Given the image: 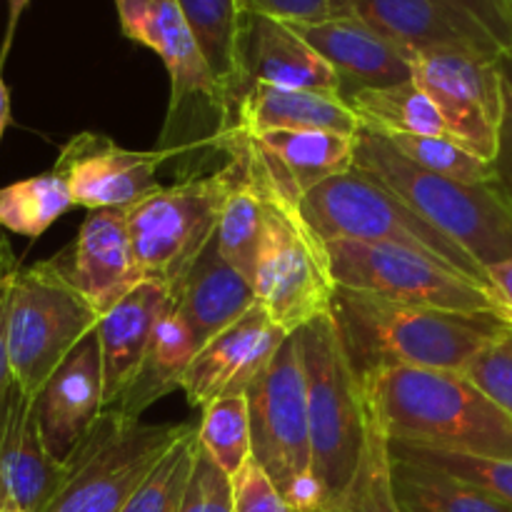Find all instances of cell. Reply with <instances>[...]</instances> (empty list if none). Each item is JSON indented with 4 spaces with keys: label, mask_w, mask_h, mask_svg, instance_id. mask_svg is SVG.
Segmentation results:
<instances>
[{
    "label": "cell",
    "mask_w": 512,
    "mask_h": 512,
    "mask_svg": "<svg viewBox=\"0 0 512 512\" xmlns=\"http://www.w3.org/2000/svg\"><path fill=\"white\" fill-rule=\"evenodd\" d=\"M353 15L393 40L408 58L428 50H468L500 58L493 38L450 0H350Z\"/></svg>",
    "instance_id": "19"
},
{
    "label": "cell",
    "mask_w": 512,
    "mask_h": 512,
    "mask_svg": "<svg viewBox=\"0 0 512 512\" xmlns=\"http://www.w3.org/2000/svg\"><path fill=\"white\" fill-rule=\"evenodd\" d=\"M325 250L338 288L453 313L498 315L508 323V313L493 288L410 250L360 240H325Z\"/></svg>",
    "instance_id": "10"
},
{
    "label": "cell",
    "mask_w": 512,
    "mask_h": 512,
    "mask_svg": "<svg viewBox=\"0 0 512 512\" xmlns=\"http://www.w3.org/2000/svg\"><path fill=\"white\" fill-rule=\"evenodd\" d=\"M333 318L360 380L388 368L465 373L512 328L498 315L453 313L348 288L335 290Z\"/></svg>",
    "instance_id": "1"
},
{
    "label": "cell",
    "mask_w": 512,
    "mask_h": 512,
    "mask_svg": "<svg viewBox=\"0 0 512 512\" xmlns=\"http://www.w3.org/2000/svg\"><path fill=\"white\" fill-rule=\"evenodd\" d=\"M5 410H8V405H5ZM5 410L0 413V435H3V425H5Z\"/></svg>",
    "instance_id": "48"
},
{
    "label": "cell",
    "mask_w": 512,
    "mask_h": 512,
    "mask_svg": "<svg viewBox=\"0 0 512 512\" xmlns=\"http://www.w3.org/2000/svg\"><path fill=\"white\" fill-rule=\"evenodd\" d=\"M503 80V123L498 135V153L493 158V185L512 210V53L498 58Z\"/></svg>",
    "instance_id": "41"
},
{
    "label": "cell",
    "mask_w": 512,
    "mask_h": 512,
    "mask_svg": "<svg viewBox=\"0 0 512 512\" xmlns=\"http://www.w3.org/2000/svg\"><path fill=\"white\" fill-rule=\"evenodd\" d=\"M230 503L233 512H298L255 460L230 478Z\"/></svg>",
    "instance_id": "38"
},
{
    "label": "cell",
    "mask_w": 512,
    "mask_h": 512,
    "mask_svg": "<svg viewBox=\"0 0 512 512\" xmlns=\"http://www.w3.org/2000/svg\"><path fill=\"white\" fill-rule=\"evenodd\" d=\"M8 125H10V90L3 80V65H0V140H3V133Z\"/></svg>",
    "instance_id": "47"
},
{
    "label": "cell",
    "mask_w": 512,
    "mask_h": 512,
    "mask_svg": "<svg viewBox=\"0 0 512 512\" xmlns=\"http://www.w3.org/2000/svg\"><path fill=\"white\" fill-rule=\"evenodd\" d=\"M295 335L305 368L313 470L323 485L328 508L348 490L363 460L368 408L333 313L315 318Z\"/></svg>",
    "instance_id": "5"
},
{
    "label": "cell",
    "mask_w": 512,
    "mask_h": 512,
    "mask_svg": "<svg viewBox=\"0 0 512 512\" xmlns=\"http://www.w3.org/2000/svg\"><path fill=\"white\" fill-rule=\"evenodd\" d=\"M190 428V423L155 425L103 410L63 463V485L45 512H120Z\"/></svg>",
    "instance_id": "7"
},
{
    "label": "cell",
    "mask_w": 512,
    "mask_h": 512,
    "mask_svg": "<svg viewBox=\"0 0 512 512\" xmlns=\"http://www.w3.org/2000/svg\"><path fill=\"white\" fill-rule=\"evenodd\" d=\"M360 385L393 443L512 460V418L465 373L388 368Z\"/></svg>",
    "instance_id": "2"
},
{
    "label": "cell",
    "mask_w": 512,
    "mask_h": 512,
    "mask_svg": "<svg viewBox=\"0 0 512 512\" xmlns=\"http://www.w3.org/2000/svg\"><path fill=\"white\" fill-rule=\"evenodd\" d=\"M228 105L235 85L240 5L238 0H175Z\"/></svg>",
    "instance_id": "30"
},
{
    "label": "cell",
    "mask_w": 512,
    "mask_h": 512,
    "mask_svg": "<svg viewBox=\"0 0 512 512\" xmlns=\"http://www.w3.org/2000/svg\"><path fill=\"white\" fill-rule=\"evenodd\" d=\"M235 63L238 70L228 98V118L235 100L258 83L340 95L335 70L288 23L265 15L240 10Z\"/></svg>",
    "instance_id": "16"
},
{
    "label": "cell",
    "mask_w": 512,
    "mask_h": 512,
    "mask_svg": "<svg viewBox=\"0 0 512 512\" xmlns=\"http://www.w3.org/2000/svg\"><path fill=\"white\" fill-rule=\"evenodd\" d=\"M30 0H8V28H5V40H3V48H0V65H5V58L10 53V45H13L15 38V30H18L20 23V15L23 10L28 8Z\"/></svg>",
    "instance_id": "45"
},
{
    "label": "cell",
    "mask_w": 512,
    "mask_h": 512,
    "mask_svg": "<svg viewBox=\"0 0 512 512\" xmlns=\"http://www.w3.org/2000/svg\"><path fill=\"white\" fill-rule=\"evenodd\" d=\"M488 280L495 293H498L500 303H503L505 313H508V323L512 325V258L490 265Z\"/></svg>",
    "instance_id": "44"
},
{
    "label": "cell",
    "mask_w": 512,
    "mask_h": 512,
    "mask_svg": "<svg viewBox=\"0 0 512 512\" xmlns=\"http://www.w3.org/2000/svg\"><path fill=\"white\" fill-rule=\"evenodd\" d=\"M285 338L288 333L280 330L260 305L248 310L238 323L195 353L180 385L190 408L203 410L225 395L248 393L250 383L268 368Z\"/></svg>",
    "instance_id": "17"
},
{
    "label": "cell",
    "mask_w": 512,
    "mask_h": 512,
    "mask_svg": "<svg viewBox=\"0 0 512 512\" xmlns=\"http://www.w3.org/2000/svg\"><path fill=\"white\" fill-rule=\"evenodd\" d=\"M353 115L358 118L360 130H370L383 138L393 135H438L450 138L440 110L433 98L420 88L415 80L390 88H363L343 93Z\"/></svg>",
    "instance_id": "27"
},
{
    "label": "cell",
    "mask_w": 512,
    "mask_h": 512,
    "mask_svg": "<svg viewBox=\"0 0 512 512\" xmlns=\"http://www.w3.org/2000/svg\"><path fill=\"white\" fill-rule=\"evenodd\" d=\"M368 408V405H365ZM320 512H400L393 485L390 438L378 415L368 408V440L365 453L350 480L348 490Z\"/></svg>",
    "instance_id": "32"
},
{
    "label": "cell",
    "mask_w": 512,
    "mask_h": 512,
    "mask_svg": "<svg viewBox=\"0 0 512 512\" xmlns=\"http://www.w3.org/2000/svg\"><path fill=\"white\" fill-rule=\"evenodd\" d=\"M98 323L100 313L75 288L58 255L20 268L8 305V355L20 393L35 398Z\"/></svg>",
    "instance_id": "6"
},
{
    "label": "cell",
    "mask_w": 512,
    "mask_h": 512,
    "mask_svg": "<svg viewBox=\"0 0 512 512\" xmlns=\"http://www.w3.org/2000/svg\"><path fill=\"white\" fill-rule=\"evenodd\" d=\"M300 213L323 240L393 245L493 288L488 270L468 250L358 168L310 190L300 203Z\"/></svg>",
    "instance_id": "4"
},
{
    "label": "cell",
    "mask_w": 512,
    "mask_h": 512,
    "mask_svg": "<svg viewBox=\"0 0 512 512\" xmlns=\"http://www.w3.org/2000/svg\"><path fill=\"white\" fill-rule=\"evenodd\" d=\"M465 375L512 418V328L493 340L468 365Z\"/></svg>",
    "instance_id": "37"
},
{
    "label": "cell",
    "mask_w": 512,
    "mask_h": 512,
    "mask_svg": "<svg viewBox=\"0 0 512 512\" xmlns=\"http://www.w3.org/2000/svg\"><path fill=\"white\" fill-rule=\"evenodd\" d=\"M358 135L330 130H265V133H225L218 150L240 155L260 190L290 205L325 180L355 168Z\"/></svg>",
    "instance_id": "13"
},
{
    "label": "cell",
    "mask_w": 512,
    "mask_h": 512,
    "mask_svg": "<svg viewBox=\"0 0 512 512\" xmlns=\"http://www.w3.org/2000/svg\"><path fill=\"white\" fill-rule=\"evenodd\" d=\"M245 395L250 408L253 460L285 495L295 480L315 473L298 335L293 333L283 340L268 368L250 383Z\"/></svg>",
    "instance_id": "11"
},
{
    "label": "cell",
    "mask_w": 512,
    "mask_h": 512,
    "mask_svg": "<svg viewBox=\"0 0 512 512\" xmlns=\"http://www.w3.org/2000/svg\"><path fill=\"white\" fill-rule=\"evenodd\" d=\"M400 512H512L510 505L443 470L393 458Z\"/></svg>",
    "instance_id": "29"
},
{
    "label": "cell",
    "mask_w": 512,
    "mask_h": 512,
    "mask_svg": "<svg viewBox=\"0 0 512 512\" xmlns=\"http://www.w3.org/2000/svg\"><path fill=\"white\" fill-rule=\"evenodd\" d=\"M73 208L65 180L48 170L0 188V230L35 240Z\"/></svg>",
    "instance_id": "31"
},
{
    "label": "cell",
    "mask_w": 512,
    "mask_h": 512,
    "mask_svg": "<svg viewBox=\"0 0 512 512\" xmlns=\"http://www.w3.org/2000/svg\"><path fill=\"white\" fill-rule=\"evenodd\" d=\"M240 10L265 15L288 25L323 23V20L353 15L350 0H238Z\"/></svg>",
    "instance_id": "39"
},
{
    "label": "cell",
    "mask_w": 512,
    "mask_h": 512,
    "mask_svg": "<svg viewBox=\"0 0 512 512\" xmlns=\"http://www.w3.org/2000/svg\"><path fill=\"white\" fill-rule=\"evenodd\" d=\"M228 160H233L235 165V180L220 208L215 240L220 255L253 283L260 240H263L265 198L245 160L240 155H228Z\"/></svg>",
    "instance_id": "28"
},
{
    "label": "cell",
    "mask_w": 512,
    "mask_h": 512,
    "mask_svg": "<svg viewBox=\"0 0 512 512\" xmlns=\"http://www.w3.org/2000/svg\"><path fill=\"white\" fill-rule=\"evenodd\" d=\"M413 80L433 98L448 135L493 163L503 123V80L498 58L468 50H428L413 55Z\"/></svg>",
    "instance_id": "12"
},
{
    "label": "cell",
    "mask_w": 512,
    "mask_h": 512,
    "mask_svg": "<svg viewBox=\"0 0 512 512\" xmlns=\"http://www.w3.org/2000/svg\"><path fill=\"white\" fill-rule=\"evenodd\" d=\"M235 180L233 160L215 173H193L160 185L125 208L130 243L143 280L173 290L218 228V215Z\"/></svg>",
    "instance_id": "8"
},
{
    "label": "cell",
    "mask_w": 512,
    "mask_h": 512,
    "mask_svg": "<svg viewBox=\"0 0 512 512\" xmlns=\"http://www.w3.org/2000/svg\"><path fill=\"white\" fill-rule=\"evenodd\" d=\"M195 353H198V348H195L193 335H190L188 325L183 323L178 310L170 303L158 318V323H155L138 375L128 385V390L120 395L113 410L133 420H140V415L150 405L180 390Z\"/></svg>",
    "instance_id": "26"
},
{
    "label": "cell",
    "mask_w": 512,
    "mask_h": 512,
    "mask_svg": "<svg viewBox=\"0 0 512 512\" xmlns=\"http://www.w3.org/2000/svg\"><path fill=\"white\" fill-rule=\"evenodd\" d=\"M230 130H235V133L330 130V133L358 135L360 123L353 110L345 105V100L335 93L258 83L248 93L240 95L230 108L225 133H230Z\"/></svg>",
    "instance_id": "25"
},
{
    "label": "cell",
    "mask_w": 512,
    "mask_h": 512,
    "mask_svg": "<svg viewBox=\"0 0 512 512\" xmlns=\"http://www.w3.org/2000/svg\"><path fill=\"white\" fill-rule=\"evenodd\" d=\"M263 198L265 223L253 273L255 298L280 330L293 335L315 318L333 313L338 285L325 240L310 228L298 205L268 193Z\"/></svg>",
    "instance_id": "9"
},
{
    "label": "cell",
    "mask_w": 512,
    "mask_h": 512,
    "mask_svg": "<svg viewBox=\"0 0 512 512\" xmlns=\"http://www.w3.org/2000/svg\"><path fill=\"white\" fill-rule=\"evenodd\" d=\"M168 305V285L143 280L100 318L95 335L103 363L105 410L118 403L138 375L155 323Z\"/></svg>",
    "instance_id": "24"
},
{
    "label": "cell",
    "mask_w": 512,
    "mask_h": 512,
    "mask_svg": "<svg viewBox=\"0 0 512 512\" xmlns=\"http://www.w3.org/2000/svg\"><path fill=\"white\" fill-rule=\"evenodd\" d=\"M468 13L503 53H512V0H450Z\"/></svg>",
    "instance_id": "42"
},
{
    "label": "cell",
    "mask_w": 512,
    "mask_h": 512,
    "mask_svg": "<svg viewBox=\"0 0 512 512\" xmlns=\"http://www.w3.org/2000/svg\"><path fill=\"white\" fill-rule=\"evenodd\" d=\"M355 168L393 190L485 270L512 258V210L493 183L465 185L428 173L370 130L358 133Z\"/></svg>",
    "instance_id": "3"
},
{
    "label": "cell",
    "mask_w": 512,
    "mask_h": 512,
    "mask_svg": "<svg viewBox=\"0 0 512 512\" xmlns=\"http://www.w3.org/2000/svg\"><path fill=\"white\" fill-rule=\"evenodd\" d=\"M403 158L415 163L428 173L458 180L465 185H490L493 183V163L470 153L453 138L438 135H393L385 138Z\"/></svg>",
    "instance_id": "36"
},
{
    "label": "cell",
    "mask_w": 512,
    "mask_h": 512,
    "mask_svg": "<svg viewBox=\"0 0 512 512\" xmlns=\"http://www.w3.org/2000/svg\"><path fill=\"white\" fill-rule=\"evenodd\" d=\"M63 478L65 465L48 453L40 438L33 398L15 385L0 435V510L45 512Z\"/></svg>",
    "instance_id": "22"
},
{
    "label": "cell",
    "mask_w": 512,
    "mask_h": 512,
    "mask_svg": "<svg viewBox=\"0 0 512 512\" xmlns=\"http://www.w3.org/2000/svg\"><path fill=\"white\" fill-rule=\"evenodd\" d=\"M120 30L163 60L170 78V108L165 130L175 128L188 108H205L228 125V105L215 83L175 0H113Z\"/></svg>",
    "instance_id": "14"
},
{
    "label": "cell",
    "mask_w": 512,
    "mask_h": 512,
    "mask_svg": "<svg viewBox=\"0 0 512 512\" xmlns=\"http://www.w3.org/2000/svg\"><path fill=\"white\" fill-rule=\"evenodd\" d=\"M105 410L98 335L90 333L33 398L40 438L58 463L75 453Z\"/></svg>",
    "instance_id": "18"
},
{
    "label": "cell",
    "mask_w": 512,
    "mask_h": 512,
    "mask_svg": "<svg viewBox=\"0 0 512 512\" xmlns=\"http://www.w3.org/2000/svg\"><path fill=\"white\" fill-rule=\"evenodd\" d=\"M18 268H20L18 258H15V253H13V248H10L8 238H5L3 230H0V278H3V275L15 273Z\"/></svg>",
    "instance_id": "46"
},
{
    "label": "cell",
    "mask_w": 512,
    "mask_h": 512,
    "mask_svg": "<svg viewBox=\"0 0 512 512\" xmlns=\"http://www.w3.org/2000/svg\"><path fill=\"white\" fill-rule=\"evenodd\" d=\"M340 80V95L363 88L410 83L413 63L393 40L370 28L358 15H340L323 23L290 25Z\"/></svg>",
    "instance_id": "21"
},
{
    "label": "cell",
    "mask_w": 512,
    "mask_h": 512,
    "mask_svg": "<svg viewBox=\"0 0 512 512\" xmlns=\"http://www.w3.org/2000/svg\"><path fill=\"white\" fill-rule=\"evenodd\" d=\"M390 455L395 460H405V463L443 470V473L453 475L463 483L485 490L512 508V460L473 458V455L448 453V450L423 448V445L410 443H393V440H390Z\"/></svg>",
    "instance_id": "35"
},
{
    "label": "cell",
    "mask_w": 512,
    "mask_h": 512,
    "mask_svg": "<svg viewBox=\"0 0 512 512\" xmlns=\"http://www.w3.org/2000/svg\"><path fill=\"white\" fill-rule=\"evenodd\" d=\"M198 425L188 430L158 465L150 470L133 498L120 512H180L185 495H188L190 478H193L195 460H198Z\"/></svg>",
    "instance_id": "34"
},
{
    "label": "cell",
    "mask_w": 512,
    "mask_h": 512,
    "mask_svg": "<svg viewBox=\"0 0 512 512\" xmlns=\"http://www.w3.org/2000/svg\"><path fill=\"white\" fill-rule=\"evenodd\" d=\"M18 270H15V273H18ZM15 273L3 275V278H0V413H3L5 405H8L10 393H13L15 388L13 368H10V355H8V305H10V285H13Z\"/></svg>",
    "instance_id": "43"
},
{
    "label": "cell",
    "mask_w": 512,
    "mask_h": 512,
    "mask_svg": "<svg viewBox=\"0 0 512 512\" xmlns=\"http://www.w3.org/2000/svg\"><path fill=\"white\" fill-rule=\"evenodd\" d=\"M0 512H20V510H0Z\"/></svg>",
    "instance_id": "49"
},
{
    "label": "cell",
    "mask_w": 512,
    "mask_h": 512,
    "mask_svg": "<svg viewBox=\"0 0 512 512\" xmlns=\"http://www.w3.org/2000/svg\"><path fill=\"white\" fill-rule=\"evenodd\" d=\"M170 158L168 150H130L108 135L85 130L58 150L53 170L80 208H130L160 188L158 170Z\"/></svg>",
    "instance_id": "15"
},
{
    "label": "cell",
    "mask_w": 512,
    "mask_h": 512,
    "mask_svg": "<svg viewBox=\"0 0 512 512\" xmlns=\"http://www.w3.org/2000/svg\"><path fill=\"white\" fill-rule=\"evenodd\" d=\"M58 260L100 318L143 283L125 208L90 210L75 243L60 253Z\"/></svg>",
    "instance_id": "20"
},
{
    "label": "cell",
    "mask_w": 512,
    "mask_h": 512,
    "mask_svg": "<svg viewBox=\"0 0 512 512\" xmlns=\"http://www.w3.org/2000/svg\"><path fill=\"white\" fill-rule=\"evenodd\" d=\"M170 303L188 325L195 348H203L253 310L258 298L253 283L220 255L213 235L188 273L170 290Z\"/></svg>",
    "instance_id": "23"
},
{
    "label": "cell",
    "mask_w": 512,
    "mask_h": 512,
    "mask_svg": "<svg viewBox=\"0 0 512 512\" xmlns=\"http://www.w3.org/2000/svg\"><path fill=\"white\" fill-rule=\"evenodd\" d=\"M198 443L228 478H235L253 460L248 395H225L205 405Z\"/></svg>",
    "instance_id": "33"
},
{
    "label": "cell",
    "mask_w": 512,
    "mask_h": 512,
    "mask_svg": "<svg viewBox=\"0 0 512 512\" xmlns=\"http://www.w3.org/2000/svg\"><path fill=\"white\" fill-rule=\"evenodd\" d=\"M180 512H233L230 478L203 453V448L198 450L193 478Z\"/></svg>",
    "instance_id": "40"
}]
</instances>
